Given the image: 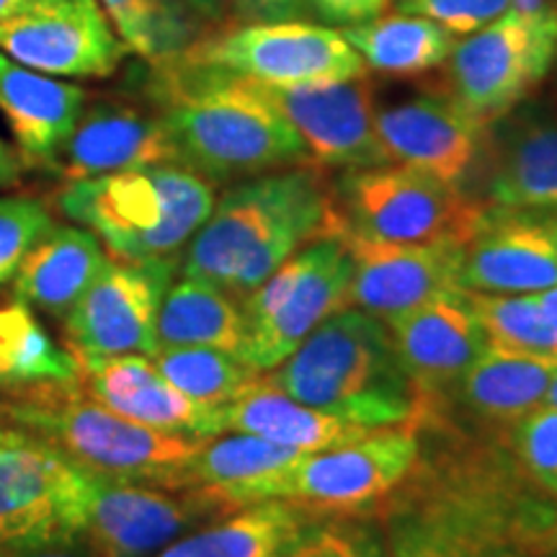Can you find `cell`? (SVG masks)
Returning <instances> with one entry per match:
<instances>
[{
  "instance_id": "6da1fadb",
  "label": "cell",
  "mask_w": 557,
  "mask_h": 557,
  "mask_svg": "<svg viewBox=\"0 0 557 557\" xmlns=\"http://www.w3.org/2000/svg\"><path fill=\"white\" fill-rule=\"evenodd\" d=\"M148 96L178 163L212 184L312 165L295 127L256 81L173 58L152 65Z\"/></svg>"
},
{
  "instance_id": "7a4b0ae2",
  "label": "cell",
  "mask_w": 557,
  "mask_h": 557,
  "mask_svg": "<svg viewBox=\"0 0 557 557\" xmlns=\"http://www.w3.org/2000/svg\"><path fill=\"white\" fill-rule=\"evenodd\" d=\"M336 201L318 165L243 178L214 201L181 274L246 299L308 243L331 235Z\"/></svg>"
},
{
  "instance_id": "3957f363",
  "label": "cell",
  "mask_w": 557,
  "mask_h": 557,
  "mask_svg": "<svg viewBox=\"0 0 557 557\" xmlns=\"http://www.w3.org/2000/svg\"><path fill=\"white\" fill-rule=\"evenodd\" d=\"M263 382L302 406L372 431L421 426L426 413L387 323L359 308L333 312Z\"/></svg>"
},
{
  "instance_id": "277c9868",
  "label": "cell",
  "mask_w": 557,
  "mask_h": 557,
  "mask_svg": "<svg viewBox=\"0 0 557 557\" xmlns=\"http://www.w3.org/2000/svg\"><path fill=\"white\" fill-rule=\"evenodd\" d=\"M214 184L181 163L70 181L60 212L122 261L178 259L212 212Z\"/></svg>"
},
{
  "instance_id": "5b68a950",
  "label": "cell",
  "mask_w": 557,
  "mask_h": 557,
  "mask_svg": "<svg viewBox=\"0 0 557 557\" xmlns=\"http://www.w3.org/2000/svg\"><path fill=\"white\" fill-rule=\"evenodd\" d=\"M3 416L50 442L83 470L169 491H181L186 468L205 444L201 436L129 421L94 398H83L78 385H39L32 398L3 406Z\"/></svg>"
},
{
  "instance_id": "8992f818",
  "label": "cell",
  "mask_w": 557,
  "mask_h": 557,
  "mask_svg": "<svg viewBox=\"0 0 557 557\" xmlns=\"http://www.w3.org/2000/svg\"><path fill=\"white\" fill-rule=\"evenodd\" d=\"M418 426L377 429L341 447L305 451L287 468L271 472L240 491L227 504L246 508L263 500H284L315 517H361L393 496L418 468Z\"/></svg>"
},
{
  "instance_id": "52a82bcc",
  "label": "cell",
  "mask_w": 557,
  "mask_h": 557,
  "mask_svg": "<svg viewBox=\"0 0 557 557\" xmlns=\"http://www.w3.org/2000/svg\"><path fill=\"white\" fill-rule=\"evenodd\" d=\"M557 60V9H511L451 50L442 90L480 127L511 114L549 78Z\"/></svg>"
},
{
  "instance_id": "ba28073f",
  "label": "cell",
  "mask_w": 557,
  "mask_h": 557,
  "mask_svg": "<svg viewBox=\"0 0 557 557\" xmlns=\"http://www.w3.org/2000/svg\"><path fill=\"white\" fill-rule=\"evenodd\" d=\"M351 256L338 235H323L284 261L243 299L248 338L240 359L267 374L289 359L333 312L348 308Z\"/></svg>"
},
{
  "instance_id": "9c48e42d",
  "label": "cell",
  "mask_w": 557,
  "mask_h": 557,
  "mask_svg": "<svg viewBox=\"0 0 557 557\" xmlns=\"http://www.w3.org/2000/svg\"><path fill=\"white\" fill-rule=\"evenodd\" d=\"M333 201L344 225L389 243L468 240L485 214L465 191L395 163L346 171Z\"/></svg>"
},
{
  "instance_id": "30bf717a",
  "label": "cell",
  "mask_w": 557,
  "mask_h": 557,
  "mask_svg": "<svg viewBox=\"0 0 557 557\" xmlns=\"http://www.w3.org/2000/svg\"><path fill=\"white\" fill-rule=\"evenodd\" d=\"M178 60L212 65L269 86L367 78V65L336 26L310 21L209 29Z\"/></svg>"
},
{
  "instance_id": "8fae6325",
  "label": "cell",
  "mask_w": 557,
  "mask_h": 557,
  "mask_svg": "<svg viewBox=\"0 0 557 557\" xmlns=\"http://www.w3.org/2000/svg\"><path fill=\"white\" fill-rule=\"evenodd\" d=\"M235 513L201 487L124 483L86 470L81 534L99 557H156L171 542Z\"/></svg>"
},
{
  "instance_id": "7c38bea8",
  "label": "cell",
  "mask_w": 557,
  "mask_h": 557,
  "mask_svg": "<svg viewBox=\"0 0 557 557\" xmlns=\"http://www.w3.org/2000/svg\"><path fill=\"white\" fill-rule=\"evenodd\" d=\"M178 259H107L101 274L65 318L67 351L75 361L156 357L158 312Z\"/></svg>"
},
{
  "instance_id": "4fadbf2b",
  "label": "cell",
  "mask_w": 557,
  "mask_h": 557,
  "mask_svg": "<svg viewBox=\"0 0 557 557\" xmlns=\"http://www.w3.org/2000/svg\"><path fill=\"white\" fill-rule=\"evenodd\" d=\"M86 470L26 429L0 426V545L81 534Z\"/></svg>"
},
{
  "instance_id": "5bb4252c",
  "label": "cell",
  "mask_w": 557,
  "mask_h": 557,
  "mask_svg": "<svg viewBox=\"0 0 557 557\" xmlns=\"http://www.w3.org/2000/svg\"><path fill=\"white\" fill-rule=\"evenodd\" d=\"M0 52L54 78H109L127 47L99 0H32L0 21Z\"/></svg>"
},
{
  "instance_id": "9a60e30c",
  "label": "cell",
  "mask_w": 557,
  "mask_h": 557,
  "mask_svg": "<svg viewBox=\"0 0 557 557\" xmlns=\"http://www.w3.org/2000/svg\"><path fill=\"white\" fill-rule=\"evenodd\" d=\"M331 235H338L351 256L348 308L389 320L429 302L442 292L459 289L465 240L442 238L429 243H389L369 238L344 225L338 209Z\"/></svg>"
},
{
  "instance_id": "2e32d148",
  "label": "cell",
  "mask_w": 557,
  "mask_h": 557,
  "mask_svg": "<svg viewBox=\"0 0 557 557\" xmlns=\"http://www.w3.org/2000/svg\"><path fill=\"white\" fill-rule=\"evenodd\" d=\"M468 197L496 212H557V111L521 103L487 124Z\"/></svg>"
},
{
  "instance_id": "e0dca14e",
  "label": "cell",
  "mask_w": 557,
  "mask_h": 557,
  "mask_svg": "<svg viewBox=\"0 0 557 557\" xmlns=\"http://www.w3.org/2000/svg\"><path fill=\"white\" fill-rule=\"evenodd\" d=\"M259 88L295 127L318 169L357 171L389 163L374 129V99L367 78L302 86L259 83Z\"/></svg>"
},
{
  "instance_id": "ac0fdd59",
  "label": "cell",
  "mask_w": 557,
  "mask_h": 557,
  "mask_svg": "<svg viewBox=\"0 0 557 557\" xmlns=\"http://www.w3.org/2000/svg\"><path fill=\"white\" fill-rule=\"evenodd\" d=\"M374 129L389 163L429 173L468 194L485 127L465 114L444 90H423L406 101L374 109Z\"/></svg>"
},
{
  "instance_id": "d6986e66",
  "label": "cell",
  "mask_w": 557,
  "mask_h": 557,
  "mask_svg": "<svg viewBox=\"0 0 557 557\" xmlns=\"http://www.w3.org/2000/svg\"><path fill=\"white\" fill-rule=\"evenodd\" d=\"M385 323L403 367L421 389L426 421L487 348L470 295L465 289L442 292Z\"/></svg>"
},
{
  "instance_id": "ffe728a7",
  "label": "cell",
  "mask_w": 557,
  "mask_h": 557,
  "mask_svg": "<svg viewBox=\"0 0 557 557\" xmlns=\"http://www.w3.org/2000/svg\"><path fill=\"white\" fill-rule=\"evenodd\" d=\"M160 163H178V152L156 107L103 99L86 103L52 173L70 184Z\"/></svg>"
},
{
  "instance_id": "44dd1931",
  "label": "cell",
  "mask_w": 557,
  "mask_h": 557,
  "mask_svg": "<svg viewBox=\"0 0 557 557\" xmlns=\"http://www.w3.org/2000/svg\"><path fill=\"white\" fill-rule=\"evenodd\" d=\"M459 289L478 295H534L557 284V253L534 214L485 209L462 246Z\"/></svg>"
},
{
  "instance_id": "7402d4cb",
  "label": "cell",
  "mask_w": 557,
  "mask_h": 557,
  "mask_svg": "<svg viewBox=\"0 0 557 557\" xmlns=\"http://www.w3.org/2000/svg\"><path fill=\"white\" fill-rule=\"evenodd\" d=\"M86 103V88L21 65L0 52V114L26 169L52 171Z\"/></svg>"
},
{
  "instance_id": "603a6c76",
  "label": "cell",
  "mask_w": 557,
  "mask_h": 557,
  "mask_svg": "<svg viewBox=\"0 0 557 557\" xmlns=\"http://www.w3.org/2000/svg\"><path fill=\"white\" fill-rule=\"evenodd\" d=\"M90 398L143 426L189 436H218L220 408L201 406L171 385L150 357H114L81 364Z\"/></svg>"
},
{
  "instance_id": "cb8c5ba5",
  "label": "cell",
  "mask_w": 557,
  "mask_h": 557,
  "mask_svg": "<svg viewBox=\"0 0 557 557\" xmlns=\"http://www.w3.org/2000/svg\"><path fill=\"white\" fill-rule=\"evenodd\" d=\"M555 374L557 357L487 346L438 408L455 403L500 438L521 416L545 403Z\"/></svg>"
},
{
  "instance_id": "d4e9b609",
  "label": "cell",
  "mask_w": 557,
  "mask_h": 557,
  "mask_svg": "<svg viewBox=\"0 0 557 557\" xmlns=\"http://www.w3.org/2000/svg\"><path fill=\"white\" fill-rule=\"evenodd\" d=\"M103 263L107 250L90 230L52 225L21 261L13 276V299L65 320Z\"/></svg>"
},
{
  "instance_id": "484cf974",
  "label": "cell",
  "mask_w": 557,
  "mask_h": 557,
  "mask_svg": "<svg viewBox=\"0 0 557 557\" xmlns=\"http://www.w3.org/2000/svg\"><path fill=\"white\" fill-rule=\"evenodd\" d=\"M225 431L263 436L297 451L341 447V444L357 442V438L372 434V429L354 426V423L320 413V410L302 406L289 395L278 393L263 382V374L253 387H248L246 393L220 408V434H225Z\"/></svg>"
},
{
  "instance_id": "4316f807",
  "label": "cell",
  "mask_w": 557,
  "mask_h": 557,
  "mask_svg": "<svg viewBox=\"0 0 557 557\" xmlns=\"http://www.w3.org/2000/svg\"><path fill=\"white\" fill-rule=\"evenodd\" d=\"M310 519L284 500H263L194 529L156 557H287Z\"/></svg>"
},
{
  "instance_id": "83f0119b",
  "label": "cell",
  "mask_w": 557,
  "mask_h": 557,
  "mask_svg": "<svg viewBox=\"0 0 557 557\" xmlns=\"http://www.w3.org/2000/svg\"><path fill=\"white\" fill-rule=\"evenodd\" d=\"M248 338L243 299L209 282L184 276L171 284L158 312L160 346H207L240 357Z\"/></svg>"
},
{
  "instance_id": "f1b7e54d",
  "label": "cell",
  "mask_w": 557,
  "mask_h": 557,
  "mask_svg": "<svg viewBox=\"0 0 557 557\" xmlns=\"http://www.w3.org/2000/svg\"><path fill=\"white\" fill-rule=\"evenodd\" d=\"M348 45L359 52L367 70L393 78H418L444 67L457 45V34L436 21L410 13H380L364 24L341 29Z\"/></svg>"
},
{
  "instance_id": "f546056e",
  "label": "cell",
  "mask_w": 557,
  "mask_h": 557,
  "mask_svg": "<svg viewBox=\"0 0 557 557\" xmlns=\"http://www.w3.org/2000/svg\"><path fill=\"white\" fill-rule=\"evenodd\" d=\"M299 455H305V451L269 442L263 436L225 431V434L205 438L197 457L191 459V465L184 472L181 491L201 487V491H209L227 504L230 493L287 468Z\"/></svg>"
},
{
  "instance_id": "4dcf8cb0",
  "label": "cell",
  "mask_w": 557,
  "mask_h": 557,
  "mask_svg": "<svg viewBox=\"0 0 557 557\" xmlns=\"http://www.w3.org/2000/svg\"><path fill=\"white\" fill-rule=\"evenodd\" d=\"M127 52L139 54L150 65L178 58L189 50L209 21L189 0H99Z\"/></svg>"
},
{
  "instance_id": "1f68e13d",
  "label": "cell",
  "mask_w": 557,
  "mask_h": 557,
  "mask_svg": "<svg viewBox=\"0 0 557 557\" xmlns=\"http://www.w3.org/2000/svg\"><path fill=\"white\" fill-rule=\"evenodd\" d=\"M0 361L16 385H78L81 367L65 348L47 336L32 315L29 305L13 302L0 308Z\"/></svg>"
},
{
  "instance_id": "d6a6232c",
  "label": "cell",
  "mask_w": 557,
  "mask_h": 557,
  "mask_svg": "<svg viewBox=\"0 0 557 557\" xmlns=\"http://www.w3.org/2000/svg\"><path fill=\"white\" fill-rule=\"evenodd\" d=\"M152 364L186 398L212 408L227 406L261 380L240 357L207 346H160Z\"/></svg>"
},
{
  "instance_id": "836d02e7",
  "label": "cell",
  "mask_w": 557,
  "mask_h": 557,
  "mask_svg": "<svg viewBox=\"0 0 557 557\" xmlns=\"http://www.w3.org/2000/svg\"><path fill=\"white\" fill-rule=\"evenodd\" d=\"M468 295L487 346L557 357V336L534 295Z\"/></svg>"
},
{
  "instance_id": "e575fe53",
  "label": "cell",
  "mask_w": 557,
  "mask_h": 557,
  "mask_svg": "<svg viewBox=\"0 0 557 557\" xmlns=\"http://www.w3.org/2000/svg\"><path fill=\"white\" fill-rule=\"evenodd\" d=\"M385 542L389 557H493L483 542L449 524L436 513L395 511Z\"/></svg>"
},
{
  "instance_id": "d590c367",
  "label": "cell",
  "mask_w": 557,
  "mask_h": 557,
  "mask_svg": "<svg viewBox=\"0 0 557 557\" xmlns=\"http://www.w3.org/2000/svg\"><path fill=\"white\" fill-rule=\"evenodd\" d=\"M517 468L557 498V408L537 406L500 436Z\"/></svg>"
},
{
  "instance_id": "8d00e7d4",
  "label": "cell",
  "mask_w": 557,
  "mask_h": 557,
  "mask_svg": "<svg viewBox=\"0 0 557 557\" xmlns=\"http://www.w3.org/2000/svg\"><path fill=\"white\" fill-rule=\"evenodd\" d=\"M54 225L50 209L32 197H0V287L16 276L29 248Z\"/></svg>"
},
{
  "instance_id": "74e56055",
  "label": "cell",
  "mask_w": 557,
  "mask_h": 557,
  "mask_svg": "<svg viewBox=\"0 0 557 557\" xmlns=\"http://www.w3.org/2000/svg\"><path fill=\"white\" fill-rule=\"evenodd\" d=\"M287 557H389V549L374 529L346 517L305 532Z\"/></svg>"
},
{
  "instance_id": "f35d334b",
  "label": "cell",
  "mask_w": 557,
  "mask_h": 557,
  "mask_svg": "<svg viewBox=\"0 0 557 557\" xmlns=\"http://www.w3.org/2000/svg\"><path fill=\"white\" fill-rule=\"evenodd\" d=\"M400 13L436 21L451 34H468L483 29L513 9V0H395Z\"/></svg>"
},
{
  "instance_id": "ab89813d",
  "label": "cell",
  "mask_w": 557,
  "mask_h": 557,
  "mask_svg": "<svg viewBox=\"0 0 557 557\" xmlns=\"http://www.w3.org/2000/svg\"><path fill=\"white\" fill-rule=\"evenodd\" d=\"M227 11L240 24H278V21H310L308 0H227Z\"/></svg>"
},
{
  "instance_id": "60d3db41",
  "label": "cell",
  "mask_w": 557,
  "mask_h": 557,
  "mask_svg": "<svg viewBox=\"0 0 557 557\" xmlns=\"http://www.w3.org/2000/svg\"><path fill=\"white\" fill-rule=\"evenodd\" d=\"M312 18L325 21V26H336V29H346V26L364 24L369 18H377L380 13L387 11L393 0H308Z\"/></svg>"
},
{
  "instance_id": "b9f144b4",
  "label": "cell",
  "mask_w": 557,
  "mask_h": 557,
  "mask_svg": "<svg viewBox=\"0 0 557 557\" xmlns=\"http://www.w3.org/2000/svg\"><path fill=\"white\" fill-rule=\"evenodd\" d=\"M0 557H99L83 534L0 545Z\"/></svg>"
},
{
  "instance_id": "7bdbcfd3",
  "label": "cell",
  "mask_w": 557,
  "mask_h": 557,
  "mask_svg": "<svg viewBox=\"0 0 557 557\" xmlns=\"http://www.w3.org/2000/svg\"><path fill=\"white\" fill-rule=\"evenodd\" d=\"M21 169H24V165H21L16 152H13L9 145L0 139V189H3V186L16 184L21 176Z\"/></svg>"
},
{
  "instance_id": "ee69618b",
  "label": "cell",
  "mask_w": 557,
  "mask_h": 557,
  "mask_svg": "<svg viewBox=\"0 0 557 557\" xmlns=\"http://www.w3.org/2000/svg\"><path fill=\"white\" fill-rule=\"evenodd\" d=\"M534 299H537L545 323L549 325V329H553V333L557 336V284H555V287H549V289L534 292Z\"/></svg>"
},
{
  "instance_id": "f6af8a7d",
  "label": "cell",
  "mask_w": 557,
  "mask_h": 557,
  "mask_svg": "<svg viewBox=\"0 0 557 557\" xmlns=\"http://www.w3.org/2000/svg\"><path fill=\"white\" fill-rule=\"evenodd\" d=\"M189 3L209 24H220L227 16V0H189Z\"/></svg>"
},
{
  "instance_id": "bcb514c9",
  "label": "cell",
  "mask_w": 557,
  "mask_h": 557,
  "mask_svg": "<svg viewBox=\"0 0 557 557\" xmlns=\"http://www.w3.org/2000/svg\"><path fill=\"white\" fill-rule=\"evenodd\" d=\"M513 9L521 13H545L557 9L555 0H513Z\"/></svg>"
},
{
  "instance_id": "7dc6e473",
  "label": "cell",
  "mask_w": 557,
  "mask_h": 557,
  "mask_svg": "<svg viewBox=\"0 0 557 557\" xmlns=\"http://www.w3.org/2000/svg\"><path fill=\"white\" fill-rule=\"evenodd\" d=\"M534 218L540 220L542 230H545V233H547V238L553 240V246H555V253H557V212H542V214H534Z\"/></svg>"
},
{
  "instance_id": "c3c4849f",
  "label": "cell",
  "mask_w": 557,
  "mask_h": 557,
  "mask_svg": "<svg viewBox=\"0 0 557 557\" xmlns=\"http://www.w3.org/2000/svg\"><path fill=\"white\" fill-rule=\"evenodd\" d=\"M32 0H0V21L13 16V13H18L24 5H29Z\"/></svg>"
},
{
  "instance_id": "681fc988",
  "label": "cell",
  "mask_w": 557,
  "mask_h": 557,
  "mask_svg": "<svg viewBox=\"0 0 557 557\" xmlns=\"http://www.w3.org/2000/svg\"><path fill=\"white\" fill-rule=\"evenodd\" d=\"M545 406H553V408H557V374H555V380L549 382V387H547V395H545Z\"/></svg>"
},
{
  "instance_id": "f907efd6",
  "label": "cell",
  "mask_w": 557,
  "mask_h": 557,
  "mask_svg": "<svg viewBox=\"0 0 557 557\" xmlns=\"http://www.w3.org/2000/svg\"><path fill=\"white\" fill-rule=\"evenodd\" d=\"M11 385H16V382H13L9 369H5L3 361H0V387H11Z\"/></svg>"
},
{
  "instance_id": "816d5d0a",
  "label": "cell",
  "mask_w": 557,
  "mask_h": 557,
  "mask_svg": "<svg viewBox=\"0 0 557 557\" xmlns=\"http://www.w3.org/2000/svg\"><path fill=\"white\" fill-rule=\"evenodd\" d=\"M493 557H545V555H537V553H498Z\"/></svg>"
},
{
  "instance_id": "f5cc1de1",
  "label": "cell",
  "mask_w": 557,
  "mask_h": 557,
  "mask_svg": "<svg viewBox=\"0 0 557 557\" xmlns=\"http://www.w3.org/2000/svg\"><path fill=\"white\" fill-rule=\"evenodd\" d=\"M549 78H553V99L557 103V60H555V65H553V73H549Z\"/></svg>"
}]
</instances>
